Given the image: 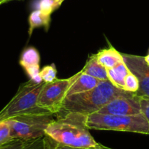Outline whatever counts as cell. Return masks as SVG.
<instances>
[{"instance_id": "obj_1", "label": "cell", "mask_w": 149, "mask_h": 149, "mask_svg": "<svg viewBox=\"0 0 149 149\" xmlns=\"http://www.w3.org/2000/svg\"><path fill=\"white\" fill-rule=\"evenodd\" d=\"M87 116L67 112L54 118L45 130V134L60 143L84 149H111L94 140L86 126Z\"/></svg>"}, {"instance_id": "obj_2", "label": "cell", "mask_w": 149, "mask_h": 149, "mask_svg": "<svg viewBox=\"0 0 149 149\" xmlns=\"http://www.w3.org/2000/svg\"><path fill=\"white\" fill-rule=\"evenodd\" d=\"M134 95L133 93L116 88L109 80L102 81L90 91L66 97L60 112H74L88 116L97 113L113 99Z\"/></svg>"}, {"instance_id": "obj_3", "label": "cell", "mask_w": 149, "mask_h": 149, "mask_svg": "<svg viewBox=\"0 0 149 149\" xmlns=\"http://www.w3.org/2000/svg\"><path fill=\"white\" fill-rule=\"evenodd\" d=\"M45 84L29 80L21 84L14 97L0 110V121L21 115L49 112L37 105V99Z\"/></svg>"}, {"instance_id": "obj_4", "label": "cell", "mask_w": 149, "mask_h": 149, "mask_svg": "<svg viewBox=\"0 0 149 149\" xmlns=\"http://www.w3.org/2000/svg\"><path fill=\"white\" fill-rule=\"evenodd\" d=\"M86 126L89 130L149 134V122L142 113L132 116H113L94 113L87 116Z\"/></svg>"}, {"instance_id": "obj_5", "label": "cell", "mask_w": 149, "mask_h": 149, "mask_svg": "<svg viewBox=\"0 0 149 149\" xmlns=\"http://www.w3.org/2000/svg\"><path fill=\"white\" fill-rule=\"evenodd\" d=\"M54 119L52 113L21 115L6 120L13 140H32L45 135V130Z\"/></svg>"}, {"instance_id": "obj_6", "label": "cell", "mask_w": 149, "mask_h": 149, "mask_svg": "<svg viewBox=\"0 0 149 149\" xmlns=\"http://www.w3.org/2000/svg\"><path fill=\"white\" fill-rule=\"evenodd\" d=\"M81 74L80 71L69 78L46 83L37 99V105L54 114L59 113L70 86Z\"/></svg>"}, {"instance_id": "obj_7", "label": "cell", "mask_w": 149, "mask_h": 149, "mask_svg": "<svg viewBox=\"0 0 149 149\" xmlns=\"http://www.w3.org/2000/svg\"><path fill=\"white\" fill-rule=\"evenodd\" d=\"M121 55L130 71L138 79L139 88L135 95L149 98V65L145 61L144 56L127 54Z\"/></svg>"}, {"instance_id": "obj_8", "label": "cell", "mask_w": 149, "mask_h": 149, "mask_svg": "<svg viewBox=\"0 0 149 149\" xmlns=\"http://www.w3.org/2000/svg\"><path fill=\"white\" fill-rule=\"evenodd\" d=\"M97 113L113 116L137 115L141 113L140 98L136 95L117 97L109 102Z\"/></svg>"}, {"instance_id": "obj_9", "label": "cell", "mask_w": 149, "mask_h": 149, "mask_svg": "<svg viewBox=\"0 0 149 149\" xmlns=\"http://www.w3.org/2000/svg\"><path fill=\"white\" fill-rule=\"evenodd\" d=\"M40 57L39 52L33 47L26 48L20 58V64L26 70L29 80L35 83H41L42 81L40 76Z\"/></svg>"}, {"instance_id": "obj_10", "label": "cell", "mask_w": 149, "mask_h": 149, "mask_svg": "<svg viewBox=\"0 0 149 149\" xmlns=\"http://www.w3.org/2000/svg\"><path fill=\"white\" fill-rule=\"evenodd\" d=\"M99 63L104 66L107 70L116 67L123 61L122 55L115 48L110 45L107 48L102 50L95 54Z\"/></svg>"}, {"instance_id": "obj_11", "label": "cell", "mask_w": 149, "mask_h": 149, "mask_svg": "<svg viewBox=\"0 0 149 149\" xmlns=\"http://www.w3.org/2000/svg\"><path fill=\"white\" fill-rule=\"evenodd\" d=\"M100 81L99 80L90 76L88 74H84L81 72L78 78L70 86V89L67 92V97L90 91L95 88L100 84Z\"/></svg>"}, {"instance_id": "obj_12", "label": "cell", "mask_w": 149, "mask_h": 149, "mask_svg": "<svg viewBox=\"0 0 149 149\" xmlns=\"http://www.w3.org/2000/svg\"><path fill=\"white\" fill-rule=\"evenodd\" d=\"M81 72L88 74L100 81L108 80L107 69L98 62L95 54H93L89 57L84 68L81 70Z\"/></svg>"}, {"instance_id": "obj_13", "label": "cell", "mask_w": 149, "mask_h": 149, "mask_svg": "<svg viewBox=\"0 0 149 149\" xmlns=\"http://www.w3.org/2000/svg\"><path fill=\"white\" fill-rule=\"evenodd\" d=\"M130 72V70L124 61L117 64L116 67L107 70L109 81L116 88L122 90H124V81Z\"/></svg>"}, {"instance_id": "obj_14", "label": "cell", "mask_w": 149, "mask_h": 149, "mask_svg": "<svg viewBox=\"0 0 149 149\" xmlns=\"http://www.w3.org/2000/svg\"><path fill=\"white\" fill-rule=\"evenodd\" d=\"M51 15L47 14L45 13L42 12L38 10L32 11L29 17V37L31 36L34 29L38 27H44L46 30L48 29L51 24Z\"/></svg>"}, {"instance_id": "obj_15", "label": "cell", "mask_w": 149, "mask_h": 149, "mask_svg": "<svg viewBox=\"0 0 149 149\" xmlns=\"http://www.w3.org/2000/svg\"><path fill=\"white\" fill-rule=\"evenodd\" d=\"M64 0H37L34 3V8L47 14L51 15L58 10Z\"/></svg>"}, {"instance_id": "obj_16", "label": "cell", "mask_w": 149, "mask_h": 149, "mask_svg": "<svg viewBox=\"0 0 149 149\" xmlns=\"http://www.w3.org/2000/svg\"><path fill=\"white\" fill-rule=\"evenodd\" d=\"M56 74L57 70L54 64L45 66L42 69V70L40 71V76L41 79L47 84L56 81L57 79Z\"/></svg>"}, {"instance_id": "obj_17", "label": "cell", "mask_w": 149, "mask_h": 149, "mask_svg": "<svg viewBox=\"0 0 149 149\" xmlns=\"http://www.w3.org/2000/svg\"><path fill=\"white\" fill-rule=\"evenodd\" d=\"M139 88V81L137 77L130 72L124 81V91L135 94Z\"/></svg>"}, {"instance_id": "obj_18", "label": "cell", "mask_w": 149, "mask_h": 149, "mask_svg": "<svg viewBox=\"0 0 149 149\" xmlns=\"http://www.w3.org/2000/svg\"><path fill=\"white\" fill-rule=\"evenodd\" d=\"M13 139L11 137L10 126L7 121H0V146L9 143Z\"/></svg>"}, {"instance_id": "obj_19", "label": "cell", "mask_w": 149, "mask_h": 149, "mask_svg": "<svg viewBox=\"0 0 149 149\" xmlns=\"http://www.w3.org/2000/svg\"><path fill=\"white\" fill-rule=\"evenodd\" d=\"M44 144H45V149H84L66 146V145L56 141L55 140L46 134L44 136Z\"/></svg>"}, {"instance_id": "obj_20", "label": "cell", "mask_w": 149, "mask_h": 149, "mask_svg": "<svg viewBox=\"0 0 149 149\" xmlns=\"http://www.w3.org/2000/svg\"><path fill=\"white\" fill-rule=\"evenodd\" d=\"M31 141V140L15 139L6 144L0 146V149H25Z\"/></svg>"}, {"instance_id": "obj_21", "label": "cell", "mask_w": 149, "mask_h": 149, "mask_svg": "<svg viewBox=\"0 0 149 149\" xmlns=\"http://www.w3.org/2000/svg\"><path fill=\"white\" fill-rule=\"evenodd\" d=\"M140 98L141 113L149 122V98L139 97Z\"/></svg>"}, {"instance_id": "obj_22", "label": "cell", "mask_w": 149, "mask_h": 149, "mask_svg": "<svg viewBox=\"0 0 149 149\" xmlns=\"http://www.w3.org/2000/svg\"><path fill=\"white\" fill-rule=\"evenodd\" d=\"M25 149H45L44 144V136L31 140Z\"/></svg>"}, {"instance_id": "obj_23", "label": "cell", "mask_w": 149, "mask_h": 149, "mask_svg": "<svg viewBox=\"0 0 149 149\" xmlns=\"http://www.w3.org/2000/svg\"><path fill=\"white\" fill-rule=\"evenodd\" d=\"M144 59L146 61V62L147 63L148 65H149V54H148L147 56H144Z\"/></svg>"}, {"instance_id": "obj_24", "label": "cell", "mask_w": 149, "mask_h": 149, "mask_svg": "<svg viewBox=\"0 0 149 149\" xmlns=\"http://www.w3.org/2000/svg\"><path fill=\"white\" fill-rule=\"evenodd\" d=\"M5 2H7V0H0V5H2Z\"/></svg>"}, {"instance_id": "obj_25", "label": "cell", "mask_w": 149, "mask_h": 149, "mask_svg": "<svg viewBox=\"0 0 149 149\" xmlns=\"http://www.w3.org/2000/svg\"><path fill=\"white\" fill-rule=\"evenodd\" d=\"M148 54H149V48H148Z\"/></svg>"}, {"instance_id": "obj_26", "label": "cell", "mask_w": 149, "mask_h": 149, "mask_svg": "<svg viewBox=\"0 0 149 149\" xmlns=\"http://www.w3.org/2000/svg\"><path fill=\"white\" fill-rule=\"evenodd\" d=\"M9 1H10V0H7V2H9Z\"/></svg>"}]
</instances>
